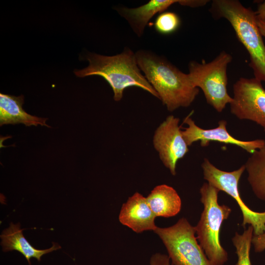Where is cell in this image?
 Wrapping results in <instances>:
<instances>
[{
  "instance_id": "6da1fadb",
  "label": "cell",
  "mask_w": 265,
  "mask_h": 265,
  "mask_svg": "<svg viewBox=\"0 0 265 265\" xmlns=\"http://www.w3.org/2000/svg\"><path fill=\"white\" fill-rule=\"evenodd\" d=\"M135 53L140 70L168 110L173 111L192 104L199 88L192 85L188 74L151 51L139 50Z\"/></svg>"
},
{
  "instance_id": "7a4b0ae2",
  "label": "cell",
  "mask_w": 265,
  "mask_h": 265,
  "mask_svg": "<svg viewBox=\"0 0 265 265\" xmlns=\"http://www.w3.org/2000/svg\"><path fill=\"white\" fill-rule=\"evenodd\" d=\"M88 65L74 73L80 78L100 76L109 84L113 92V99L120 101L124 90L131 86L139 87L159 99L157 92L141 73L135 53L129 48L115 55L106 56L89 53L86 56Z\"/></svg>"
},
{
  "instance_id": "3957f363",
  "label": "cell",
  "mask_w": 265,
  "mask_h": 265,
  "mask_svg": "<svg viewBox=\"0 0 265 265\" xmlns=\"http://www.w3.org/2000/svg\"><path fill=\"white\" fill-rule=\"evenodd\" d=\"M217 18L227 20L239 41L247 51L254 78L265 82V44L259 28L255 11L237 0H214L211 9Z\"/></svg>"
},
{
  "instance_id": "277c9868",
  "label": "cell",
  "mask_w": 265,
  "mask_h": 265,
  "mask_svg": "<svg viewBox=\"0 0 265 265\" xmlns=\"http://www.w3.org/2000/svg\"><path fill=\"white\" fill-rule=\"evenodd\" d=\"M220 191L208 183H205L200 189V201L203 210L195 228L199 244L213 265H224L228 255L221 244L220 232L223 221L228 219L231 209L218 203Z\"/></svg>"
},
{
  "instance_id": "5b68a950",
  "label": "cell",
  "mask_w": 265,
  "mask_h": 265,
  "mask_svg": "<svg viewBox=\"0 0 265 265\" xmlns=\"http://www.w3.org/2000/svg\"><path fill=\"white\" fill-rule=\"evenodd\" d=\"M232 60L229 53L222 51L210 62L191 61L188 64V75L191 84L201 89L207 102L218 112L233 101L227 89V68Z\"/></svg>"
},
{
  "instance_id": "8992f818",
  "label": "cell",
  "mask_w": 265,
  "mask_h": 265,
  "mask_svg": "<svg viewBox=\"0 0 265 265\" xmlns=\"http://www.w3.org/2000/svg\"><path fill=\"white\" fill-rule=\"evenodd\" d=\"M165 245L172 265H213L195 237V230L184 217L166 228L154 231Z\"/></svg>"
},
{
  "instance_id": "52a82bcc",
  "label": "cell",
  "mask_w": 265,
  "mask_h": 265,
  "mask_svg": "<svg viewBox=\"0 0 265 265\" xmlns=\"http://www.w3.org/2000/svg\"><path fill=\"white\" fill-rule=\"evenodd\" d=\"M204 178L209 184L219 191H223L237 202L242 212V226L247 224L252 227L253 235L265 233V211L255 212L250 209L241 198L238 189L240 178L245 170L244 164L231 172L221 170L213 165L207 159H204L201 165Z\"/></svg>"
},
{
  "instance_id": "ba28073f",
  "label": "cell",
  "mask_w": 265,
  "mask_h": 265,
  "mask_svg": "<svg viewBox=\"0 0 265 265\" xmlns=\"http://www.w3.org/2000/svg\"><path fill=\"white\" fill-rule=\"evenodd\" d=\"M232 114L261 126L265 132V89L255 78H240L233 85Z\"/></svg>"
},
{
  "instance_id": "9c48e42d",
  "label": "cell",
  "mask_w": 265,
  "mask_h": 265,
  "mask_svg": "<svg viewBox=\"0 0 265 265\" xmlns=\"http://www.w3.org/2000/svg\"><path fill=\"white\" fill-rule=\"evenodd\" d=\"M180 119L171 115L156 130L153 145L163 165L173 176L176 174L178 161L188 152V146L182 134Z\"/></svg>"
},
{
  "instance_id": "30bf717a",
  "label": "cell",
  "mask_w": 265,
  "mask_h": 265,
  "mask_svg": "<svg viewBox=\"0 0 265 265\" xmlns=\"http://www.w3.org/2000/svg\"><path fill=\"white\" fill-rule=\"evenodd\" d=\"M184 123L187 127L182 131V134L188 146L198 141L202 147L207 146L211 141H217L236 145L251 154L265 145L264 139L243 141L235 138L227 130V122L224 120L219 121L217 127L207 130L198 127L190 115L185 118Z\"/></svg>"
},
{
  "instance_id": "8fae6325",
  "label": "cell",
  "mask_w": 265,
  "mask_h": 265,
  "mask_svg": "<svg viewBox=\"0 0 265 265\" xmlns=\"http://www.w3.org/2000/svg\"><path fill=\"white\" fill-rule=\"evenodd\" d=\"M179 3L183 6L195 7L196 0H150L135 8L117 6L118 13L128 23L134 33L141 37L150 20L156 14L164 12L172 5Z\"/></svg>"
},
{
  "instance_id": "7c38bea8",
  "label": "cell",
  "mask_w": 265,
  "mask_h": 265,
  "mask_svg": "<svg viewBox=\"0 0 265 265\" xmlns=\"http://www.w3.org/2000/svg\"><path fill=\"white\" fill-rule=\"evenodd\" d=\"M156 216L150 208L146 197L138 192L130 197L121 207L119 221L137 233L155 231Z\"/></svg>"
},
{
  "instance_id": "4fadbf2b",
  "label": "cell",
  "mask_w": 265,
  "mask_h": 265,
  "mask_svg": "<svg viewBox=\"0 0 265 265\" xmlns=\"http://www.w3.org/2000/svg\"><path fill=\"white\" fill-rule=\"evenodd\" d=\"M24 97L0 93V125L22 123L26 126L38 125L50 127L46 124L47 118L31 115L22 106Z\"/></svg>"
},
{
  "instance_id": "5bb4252c",
  "label": "cell",
  "mask_w": 265,
  "mask_h": 265,
  "mask_svg": "<svg viewBox=\"0 0 265 265\" xmlns=\"http://www.w3.org/2000/svg\"><path fill=\"white\" fill-rule=\"evenodd\" d=\"M23 230L19 223L14 224L11 222L9 227L3 231L0 235L3 251H18L24 256L31 265V258H35L39 262L43 255L61 248L57 243L53 242V246L49 249H37L24 237Z\"/></svg>"
},
{
  "instance_id": "9a60e30c",
  "label": "cell",
  "mask_w": 265,
  "mask_h": 265,
  "mask_svg": "<svg viewBox=\"0 0 265 265\" xmlns=\"http://www.w3.org/2000/svg\"><path fill=\"white\" fill-rule=\"evenodd\" d=\"M148 204L156 217H169L181 211V198L172 187L166 185L156 186L146 197Z\"/></svg>"
},
{
  "instance_id": "2e32d148",
  "label": "cell",
  "mask_w": 265,
  "mask_h": 265,
  "mask_svg": "<svg viewBox=\"0 0 265 265\" xmlns=\"http://www.w3.org/2000/svg\"><path fill=\"white\" fill-rule=\"evenodd\" d=\"M244 166L247 181L254 194L265 201V145L251 154Z\"/></svg>"
},
{
  "instance_id": "e0dca14e",
  "label": "cell",
  "mask_w": 265,
  "mask_h": 265,
  "mask_svg": "<svg viewBox=\"0 0 265 265\" xmlns=\"http://www.w3.org/2000/svg\"><path fill=\"white\" fill-rule=\"evenodd\" d=\"M253 236V229L251 226H249L242 234L235 233L232 239L238 256V261L235 265H252L250 252Z\"/></svg>"
},
{
  "instance_id": "ac0fdd59",
  "label": "cell",
  "mask_w": 265,
  "mask_h": 265,
  "mask_svg": "<svg viewBox=\"0 0 265 265\" xmlns=\"http://www.w3.org/2000/svg\"><path fill=\"white\" fill-rule=\"evenodd\" d=\"M180 24L181 20L177 14L164 11L157 17L154 26L155 30L159 34L168 35L175 32Z\"/></svg>"
},
{
  "instance_id": "d6986e66",
  "label": "cell",
  "mask_w": 265,
  "mask_h": 265,
  "mask_svg": "<svg viewBox=\"0 0 265 265\" xmlns=\"http://www.w3.org/2000/svg\"><path fill=\"white\" fill-rule=\"evenodd\" d=\"M252 244L255 252L264 251L265 250V233L260 235H253Z\"/></svg>"
},
{
  "instance_id": "ffe728a7",
  "label": "cell",
  "mask_w": 265,
  "mask_h": 265,
  "mask_svg": "<svg viewBox=\"0 0 265 265\" xmlns=\"http://www.w3.org/2000/svg\"><path fill=\"white\" fill-rule=\"evenodd\" d=\"M150 265H171L168 256L157 253L153 254L150 259Z\"/></svg>"
},
{
  "instance_id": "44dd1931",
  "label": "cell",
  "mask_w": 265,
  "mask_h": 265,
  "mask_svg": "<svg viewBox=\"0 0 265 265\" xmlns=\"http://www.w3.org/2000/svg\"><path fill=\"white\" fill-rule=\"evenodd\" d=\"M255 13L257 18H265V0L258 5Z\"/></svg>"
},
{
  "instance_id": "7402d4cb",
  "label": "cell",
  "mask_w": 265,
  "mask_h": 265,
  "mask_svg": "<svg viewBox=\"0 0 265 265\" xmlns=\"http://www.w3.org/2000/svg\"><path fill=\"white\" fill-rule=\"evenodd\" d=\"M257 24L263 36L265 37V18H257Z\"/></svg>"
}]
</instances>
